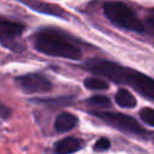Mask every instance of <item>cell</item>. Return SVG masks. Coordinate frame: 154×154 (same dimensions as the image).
Returning a JSON list of instances; mask_svg holds the SVG:
<instances>
[{"instance_id":"5b68a950","label":"cell","mask_w":154,"mask_h":154,"mask_svg":"<svg viewBox=\"0 0 154 154\" xmlns=\"http://www.w3.org/2000/svg\"><path fill=\"white\" fill-rule=\"evenodd\" d=\"M18 87L26 94H37V93H48L52 90V82L43 75L38 72L25 73L16 77Z\"/></svg>"},{"instance_id":"30bf717a","label":"cell","mask_w":154,"mask_h":154,"mask_svg":"<svg viewBox=\"0 0 154 154\" xmlns=\"http://www.w3.org/2000/svg\"><path fill=\"white\" fill-rule=\"evenodd\" d=\"M116 102L120 106V107H124V108H134L136 105H137V101H136V97L126 89L124 88H120L118 89L116 96Z\"/></svg>"},{"instance_id":"9c48e42d","label":"cell","mask_w":154,"mask_h":154,"mask_svg":"<svg viewBox=\"0 0 154 154\" xmlns=\"http://www.w3.org/2000/svg\"><path fill=\"white\" fill-rule=\"evenodd\" d=\"M78 123V119L75 114L70 112H61L58 114L54 122V129L57 132H66L72 130Z\"/></svg>"},{"instance_id":"8fae6325","label":"cell","mask_w":154,"mask_h":154,"mask_svg":"<svg viewBox=\"0 0 154 154\" xmlns=\"http://www.w3.org/2000/svg\"><path fill=\"white\" fill-rule=\"evenodd\" d=\"M84 87L90 90H105L108 88V83L99 77H88L84 79Z\"/></svg>"},{"instance_id":"7a4b0ae2","label":"cell","mask_w":154,"mask_h":154,"mask_svg":"<svg viewBox=\"0 0 154 154\" xmlns=\"http://www.w3.org/2000/svg\"><path fill=\"white\" fill-rule=\"evenodd\" d=\"M35 48L47 55L60 57L66 59H79L82 55L81 48L54 29H43L34 35Z\"/></svg>"},{"instance_id":"5bb4252c","label":"cell","mask_w":154,"mask_h":154,"mask_svg":"<svg viewBox=\"0 0 154 154\" xmlns=\"http://www.w3.org/2000/svg\"><path fill=\"white\" fill-rule=\"evenodd\" d=\"M109 147H111L109 140L106 138V137H101V138H99V140L94 143L93 149H94L95 152H105V150L109 149Z\"/></svg>"},{"instance_id":"52a82bcc","label":"cell","mask_w":154,"mask_h":154,"mask_svg":"<svg viewBox=\"0 0 154 154\" xmlns=\"http://www.w3.org/2000/svg\"><path fill=\"white\" fill-rule=\"evenodd\" d=\"M84 141L78 137H65L54 143V154H72L81 150L84 147Z\"/></svg>"},{"instance_id":"ba28073f","label":"cell","mask_w":154,"mask_h":154,"mask_svg":"<svg viewBox=\"0 0 154 154\" xmlns=\"http://www.w3.org/2000/svg\"><path fill=\"white\" fill-rule=\"evenodd\" d=\"M24 4H26L29 7H31L32 10L41 12V13H46V14H51V16H58V17H65L66 13L64 12V10L57 5L53 4H48V2H42V1H37V0H22Z\"/></svg>"},{"instance_id":"277c9868","label":"cell","mask_w":154,"mask_h":154,"mask_svg":"<svg viewBox=\"0 0 154 154\" xmlns=\"http://www.w3.org/2000/svg\"><path fill=\"white\" fill-rule=\"evenodd\" d=\"M90 114L101 119L103 123L108 124L109 126L120 130L126 134H131L138 136L141 138L148 140L153 135L152 132L147 131L143 126H141L132 117L118 112H106V111H90Z\"/></svg>"},{"instance_id":"9a60e30c","label":"cell","mask_w":154,"mask_h":154,"mask_svg":"<svg viewBox=\"0 0 154 154\" xmlns=\"http://www.w3.org/2000/svg\"><path fill=\"white\" fill-rule=\"evenodd\" d=\"M147 25L154 32V8H150L147 14Z\"/></svg>"},{"instance_id":"2e32d148","label":"cell","mask_w":154,"mask_h":154,"mask_svg":"<svg viewBox=\"0 0 154 154\" xmlns=\"http://www.w3.org/2000/svg\"><path fill=\"white\" fill-rule=\"evenodd\" d=\"M11 109L7 107V106H5V105H0V117L2 118V119H7L10 116H11Z\"/></svg>"},{"instance_id":"3957f363","label":"cell","mask_w":154,"mask_h":154,"mask_svg":"<svg viewBox=\"0 0 154 154\" xmlns=\"http://www.w3.org/2000/svg\"><path fill=\"white\" fill-rule=\"evenodd\" d=\"M105 16L117 26L136 31L144 32L146 28L137 14L128 5L120 1H107L103 4Z\"/></svg>"},{"instance_id":"4fadbf2b","label":"cell","mask_w":154,"mask_h":154,"mask_svg":"<svg viewBox=\"0 0 154 154\" xmlns=\"http://www.w3.org/2000/svg\"><path fill=\"white\" fill-rule=\"evenodd\" d=\"M140 118L148 125L154 126V108L144 107L140 111Z\"/></svg>"},{"instance_id":"8992f818","label":"cell","mask_w":154,"mask_h":154,"mask_svg":"<svg viewBox=\"0 0 154 154\" xmlns=\"http://www.w3.org/2000/svg\"><path fill=\"white\" fill-rule=\"evenodd\" d=\"M24 25L17 22H10L5 19H0V40L6 46H11V41L16 37L20 36L24 31Z\"/></svg>"},{"instance_id":"6da1fadb","label":"cell","mask_w":154,"mask_h":154,"mask_svg":"<svg viewBox=\"0 0 154 154\" xmlns=\"http://www.w3.org/2000/svg\"><path fill=\"white\" fill-rule=\"evenodd\" d=\"M82 67L89 72L107 77L116 83L130 85L146 99L154 101V79L134 69H129L103 59L87 60Z\"/></svg>"},{"instance_id":"7c38bea8","label":"cell","mask_w":154,"mask_h":154,"mask_svg":"<svg viewBox=\"0 0 154 154\" xmlns=\"http://www.w3.org/2000/svg\"><path fill=\"white\" fill-rule=\"evenodd\" d=\"M87 103L89 106H93V107H101V108L111 107L109 99L107 96H103V95H94L87 100Z\"/></svg>"}]
</instances>
